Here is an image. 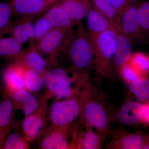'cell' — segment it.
<instances>
[{
  "instance_id": "9",
  "label": "cell",
  "mask_w": 149,
  "mask_h": 149,
  "mask_svg": "<svg viewBox=\"0 0 149 149\" xmlns=\"http://www.w3.org/2000/svg\"><path fill=\"white\" fill-rule=\"evenodd\" d=\"M119 25L132 41L140 44L146 42L141 28L137 5L134 3L123 11Z\"/></svg>"
},
{
  "instance_id": "15",
  "label": "cell",
  "mask_w": 149,
  "mask_h": 149,
  "mask_svg": "<svg viewBox=\"0 0 149 149\" xmlns=\"http://www.w3.org/2000/svg\"><path fill=\"white\" fill-rule=\"evenodd\" d=\"M145 108L144 104L129 101L120 107L116 113V118L123 125H136L141 121Z\"/></svg>"
},
{
  "instance_id": "14",
  "label": "cell",
  "mask_w": 149,
  "mask_h": 149,
  "mask_svg": "<svg viewBox=\"0 0 149 149\" xmlns=\"http://www.w3.org/2000/svg\"><path fill=\"white\" fill-rule=\"evenodd\" d=\"M15 114L12 102L3 93L0 101V149H2L5 141L13 130L15 123L13 120Z\"/></svg>"
},
{
  "instance_id": "34",
  "label": "cell",
  "mask_w": 149,
  "mask_h": 149,
  "mask_svg": "<svg viewBox=\"0 0 149 149\" xmlns=\"http://www.w3.org/2000/svg\"><path fill=\"white\" fill-rule=\"evenodd\" d=\"M141 121L145 124H149V103L145 104V108Z\"/></svg>"
},
{
  "instance_id": "28",
  "label": "cell",
  "mask_w": 149,
  "mask_h": 149,
  "mask_svg": "<svg viewBox=\"0 0 149 149\" xmlns=\"http://www.w3.org/2000/svg\"><path fill=\"white\" fill-rule=\"evenodd\" d=\"M7 33L10 34L22 45L30 40L27 28L22 18L15 23H11Z\"/></svg>"
},
{
  "instance_id": "6",
  "label": "cell",
  "mask_w": 149,
  "mask_h": 149,
  "mask_svg": "<svg viewBox=\"0 0 149 149\" xmlns=\"http://www.w3.org/2000/svg\"><path fill=\"white\" fill-rule=\"evenodd\" d=\"M48 100L44 96L41 97L38 109L24 117L22 122V133L30 144L40 139L46 130L47 116L49 110Z\"/></svg>"
},
{
  "instance_id": "22",
  "label": "cell",
  "mask_w": 149,
  "mask_h": 149,
  "mask_svg": "<svg viewBox=\"0 0 149 149\" xmlns=\"http://www.w3.org/2000/svg\"><path fill=\"white\" fill-rule=\"evenodd\" d=\"M85 127L86 129L85 132L80 133L77 149H102L106 136L94 131L90 126Z\"/></svg>"
},
{
  "instance_id": "30",
  "label": "cell",
  "mask_w": 149,
  "mask_h": 149,
  "mask_svg": "<svg viewBox=\"0 0 149 149\" xmlns=\"http://www.w3.org/2000/svg\"><path fill=\"white\" fill-rule=\"evenodd\" d=\"M137 6L142 31L146 41L149 40V1L142 2Z\"/></svg>"
},
{
  "instance_id": "35",
  "label": "cell",
  "mask_w": 149,
  "mask_h": 149,
  "mask_svg": "<svg viewBox=\"0 0 149 149\" xmlns=\"http://www.w3.org/2000/svg\"></svg>"
},
{
  "instance_id": "31",
  "label": "cell",
  "mask_w": 149,
  "mask_h": 149,
  "mask_svg": "<svg viewBox=\"0 0 149 149\" xmlns=\"http://www.w3.org/2000/svg\"><path fill=\"white\" fill-rule=\"evenodd\" d=\"M52 29V27L49 21L45 15L40 17L35 24V36L32 44L35 42H39Z\"/></svg>"
},
{
  "instance_id": "3",
  "label": "cell",
  "mask_w": 149,
  "mask_h": 149,
  "mask_svg": "<svg viewBox=\"0 0 149 149\" xmlns=\"http://www.w3.org/2000/svg\"><path fill=\"white\" fill-rule=\"evenodd\" d=\"M94 46V68L98 84L113 72L112 63L117 46L116 28L91 36Z\"/></svg>"
},
{
  "instance_id": "19",
  "label": "cell",
  "mask_w": 149,
  "mask_h": 149,
  "mask_svg": "<svg viewBox=\"0 0 149 149\" xmlns=\"http://www.w3.org/2000/svg\"><path fill=\"white\" fill-rule=\"evenodd\" d=\"M20 59L27 66L42 75L49 68L47 60L43 57L34 44H31L27 49L23 50Z\"/></svg>"
},
{
  "instance_id": "4",
  "label": "cell",
  "mask_w": 149,
  "mask_h": 149,
  "mask_svg": "<svg viewBox=\"0 0 149 149\" xmlns=\"http://www.w3.org/2000/svg\"><path fill=\"white\" fill-rule=\"evenodd\" d=\"M73 34L72 29L52 28L44 37L37 42L36 47L42 54L47 56L49 68L56 66L60 52L64 51L67 43Z\"/></svg>"
},
{
  "instance_id": "2",
  "label": "cell",
  "mask_w": 149,
  "mask_h": 149,
  "mask_svg": "<svg viewBox=\"0 0 149 149\" xmlns=\"http://www.w3.org/2000/svg\"><path fill=\"white\" fill-rule=\"evenodd\" d=\"M96 94L89 81L81 89L78 95L80 103V122L81 125L90 126L106 136L109 130L110 119L105 106Z\"/></svg>"
},
{
  "instance_id": "5",
  "label": "cell",
  "mask_w": 149,
  "mask_h": 149,
  "mask_svg": "<svg viewBox=\"0 0 149 149\" xmlns=\"http://www.w3.org/2000/svg\"><path fill=\"white\" fill-rule=\"evenodd\" d=\"M80 111L78 95L63 100L56 101L49 107L48 113L51 125L47 128L72 124L79 117Z\"/></svg>"
},
{
  "instance_id": "27",
  "label": "cell",
  "mask_w": 149,
  "mask_h": 149,
  "mask_svg": "<svg viewBox=\"0 0 149 149\" xmlns=\"http://www.w3.org/2000/svg\"><path fill=\"white\" fill-rule=\"evenodd\" d=\"M13 16L10 3L0 2V37L7 34Z\"/></svg>"
},
{
  "instance_id": "32",
  "label": "cell",
  "mask_w": 149,
  "mask_h": 149,
  "mask_svg": "<svg viewBox=\"0 0 149 149\" xmlns=\"http://www.w3.org/2000/svg\"><path fill=\"white\" fill-rule=\"evenodd\" d=\"M119 72L123 80L128 84L141 77H145L143 76L129 61L121 68Z\"/></svg>"
},
{
  "instance_id": "7",
  "label": "cell",
  "mask_w": 149,
  "mask_h": 149,
  "mask_svg": "<svg viewBox=\"0 0 149 149\" xmlns=\"http://www.w3.org/2000/svg\"><path fill=\"white\" fill-rule=\"evenodd\" d=\"M73 123L52 128H47L40 138L39 148L69 149L70 139L72 134Z\"/></svg>"
},
{
  "instance_id": "26",
  "label": "cell",
  "mask_w": 149,
  "mask_h": 149,
  "mask_svg": "<svg viewBox=\"0 0 149 149\" xmlns=\"http://www.w3.org/2000/svg\"><path fill=\"white\" fill-rule=\"evenodd\" d=\"M130 92L139 101H146L149 99V81L145 77L129 84Z\"/></svg>"
},
{
  "instance_id": "17",
  "label": "cell",
  "mask_w": 149,
  "mask_h": 149,
  "mask_svg": "<svg viewBox=\"0 0 149 149\" xmlns=\"http://www.w3.org/2000/svg\"><path fill=\"white\" fill-rule=\"evenodd\" d=\"M86 17L87 30L91 36H95L115 28L109 19L94 6L89 11Z\"/></svg>"
},
{
  "instance_id": "24",
  "label": "cell",
  "mask_w": 149,
  "mask_h": 149,
  "mask_svg": "<svg viewBox=\"0 0 149 149\" xmlns=\"http://www.w3.org/2000/svg\"><path fill=\"white\" fill-rule=\"evenodd\" d=\"M13 129L14 131L13 132H11L8 136L3 145L2 149H30V144L26 141L15 123L14 125Z\"/></svg>"
},
{
  "instance_id": "33",
  "label": "cell",
  "mask_w": 149,
  "mask_h": 149,
  "mask_svg": "<svg viewBox=\"0 0 149 149\" xmlns=\"http://www.w3.org/2000/svg\"><path fill=\"white\" fill-rule=\"evenodd\" d=\"M109 2L121 15L123 11L130 5L134 3L136 0H107Z\"/></svg>"
},
{
  "instance_id": "8",
  "label": "cell",
  "mask_w": 149,
  "mask_h": 149,
  "mask_svg": "<svg viewBox=\"0 0 149 149\" xmlns=\"http://www.w3.org/2000/svg\"><path fill=\"white\" fill-rule=\"evenodd\" d=\"M71 72L70 68L57 65L48 69L43 75L45 89L43 96L48 100L55 97L70 79L71 76L69 75Z\"/></svg>"
},
{
  "instance_id": "11",
  "label": "cell",
  "mask_w": 149,
  "mask_h": 149,
  "mask_svg": "<svg viewBox=\"0 0 149 149\" xmlns=\"http://www.w3.org/2000/svg\"><path fill=\"white\" fill-rule=\"evenodd\" d=\"M2 91H15L25 89L24 67L20 58L10 63L5 68L2 74Z\"/></svg>"
},
{
  "instance_id": "12",
  "label": "cell",
  "mask_w": 149,
  "mask_h": 149,
  "mask_svg": "<svg viewBox=\"0 0 149 149\" xmlns=\"http://www.w3.org/2000/svg\"><path fill=\"white\" fill-rule=\"evenodd\" d=\"M2 91L10 99L15 112L17 110H20L23 111L24 117L35 112L41 102V97L38 99L33 93L25 89L11 92L2 90Z\"/></svg>"
},
{
  "instance_id": "20",
  "label": "cell",
  "mask_w": 149,
  "mask_h": 149,
  "mask_svg": "<svg viewBox=\"0 0 149 149\" xmlns=\"http://www.w3.org/2000/svg\"><path fill=\"white\" fill-rule=\"evenodd\" d=\"M60 3L76 24L86 17L93 6L89 0H62Z\"/></svg>"
},
{
  "instance_id": "18",
  "label": "cell",
  "mask_w": 149,
  "mask_h": 149,
  "mask_svg": "<svg viewBox=\"0 0 149 149\" xmlns=\"http://www.w3.org/2000/svg\"><path fill=\"white\" fill-rule=\"evenodd\" d=\"M44 15L49 21L52 28L68 30L72 29L76 24L70 17L61 3L51 7Z\"/></svg>"
},
{
  "instance_id": "29",
  "label": "cell",
  "mask_w": 149,
  "mask_h": 149,
  "mask_svg": "<svg viewBox=\"0 0 149 149\" xmlns=\"http://www.w3.org/2000/svg\"><path fill=\"white\" fill-rule=\"evenodd\" d=\"M129 62L143 76H145L149 72V57L141 52L132 54Z\"/></svg>"
},
{
  "instance_id": "21",
  "label": "cell",
  "mask_w": 149,
  "mask_h": 149,
  "mask_svg": "<svg viewBox=\"0 0 149 149\" xmlns=\"http://www.w3.org/2000/svg\"><path fill=\"white\" fill-rule=\"evenodd\" d=\"M23 51L22 45L14 37H0V57L14 61L20 58Z\"/></svg>"
},
{
  "instance_id": "23",
  "label": "cell",
  "mask_w": 149,
  "mask_h": 149,
  "mask_svg": "<svg viewBox=\"0 0 149 149\" xmlns=\"http://www.w3.org/2000/svg\"><path fill=\"white\" fill-rule=\"evenodd\" d=\"M22 62L24 67L25 89L33 94L39 93L44 88L42 74Z\"/></svg>"
},
{
  "instance_id": "16",
  "label": "cell",
  "mask_w": 149,
  "mask_h": 149,
  "mask_svg": "<svg viewBox=\"0 0 149 149\" xmlns=\"http://www.w3.org/2000/svg\"><path fill=\"white\" fill-rule=\"evenodd\" d=\"M145 137L138 133L121 132L116 133L107 148L113 149H143Z\"/></svg>"
},
{
  "instance_id": "13",
  "label": "cell",
  "mask_w": 149,
  "mask_h": 149,
  "mask_svg": "<svg viewBox=\"0 0 149 149\" xmlns=\"http://www.w3.org/2000/svg\"><path fill=\"white\" fill-rule=\"evenodd\" d=\"M117 37L116 52L112 63L113 71L119 72L121 68L127 63L132 52V40L125 33L120 25L115 27Z\"/></svg>"
},
{
  "instance_id": "25",
  "label": "cell",
  "mask_w": 149,
  "mask_h": 149,
  "mask_svg": "<svg viewBox=\"0 0 149 149\" xmlns=\"http://www.w3.org/2000/svg\"><path fill=\"white\" fill-rule=\"evenodd\" d=\"M92 1L93 3V6L109 19L115 27L119 25L121 15L107 0Z\"/></svg>"
},
{
  "instance_id": "1",
  "label": "cell",
  "mask_w": 149,
  "mask_h": 149,
  "mask_svg": "<svg viewBox=\"0 0 149 149\" xmlns=\"http://www.w3.org/2000/svg\"><path fill=\"white\" fill-rule=\"evenodd\" d=\"M77 24V31L70 38L63 52L70 63L72 73L80 78H90V71L94 66L93 40L82 21Z\"/></svg>"
},
{
  "instance_id": "10",
  "label": "cell",
  "mask_w": 149,
  "mask_h": 149,
  "mask_svg": "<svg viewBox=\"0 0 149 149\" xmlns=\"http://www.w3.org/2000/svg\"><path fill=\"white\" fill-rule=\"evenodd\" d=\"M59 0H11L13 15L35 18Z\"/></svg>"
}]
</instances>
